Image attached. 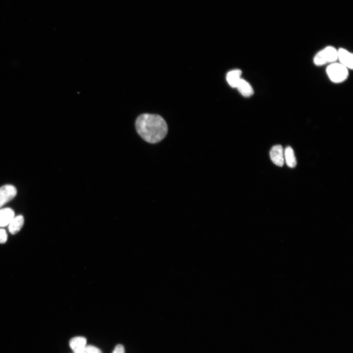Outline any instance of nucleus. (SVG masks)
<instances>
[{
	"instance_id": "obj_1",
	"label": "nucleus",
	"mask_w": 353,
	"mask_h": 353,
	"mask_svg": "<svg viewBox=\"0 0 353 353\" xmlns=\"http://www.w3.org/2000/svg\"><path fill=\"white\" fill-rule=\"evenodd\" d=\"M137 132L146 142L156 144L162 140L168 133V126L160 116L143 114L137 117L135 122Z\"/></svg>"
},
{
	"instance_id": "obj_2",
	"label": "nucleus",
	"mask_w": 353,
	"mask_h": 353,
	"mask_svg": "<svg viewBox=\"0 0 353 353\" xmlns=\"http://www.w3.org/2000/svg\"><path fill=\"white\" fill-rule=\"evenodd\" d=\"M326 73L330 80L334 83L345 81L349 75L348 69L340 63H333L328 66Z\"/></svg>"
},
{
	"instance_id": "obj_3",
	"label": "nucleus",
	"mask_w": 353,
	"mask_h": 353,
	"mask_svg": "<svg viewBox=\"0 0 353 353\" xmlns=\"http://www.w3.org/2000/svg\"><path fill=\"white\" fill-rule=\"evenodd\" d=\"M338 59V51L333 46H328L318 52L314 57V63L321 66L327 63H333Z\"/></svg>"
},
{
	"instance_id": "obj_4",
	"label": "nucleus",
	"mask_w": 353,
	"mask_h": 353,
	"mask_svg": "<svg viewBox=\"0 0 353 353\" xmlns=\"http://www.w3.org/2000/svg\"><path fill=\"white\" fill-rule=\"evenodd\" d=\"M17 195V189L12 185H7L0 188V208L13 199Z\"/></svg>"
},
{
	"instance_id": "obj_5",
	"label": "nucleus",
	"mask_w": 353,
	"mask_h": 353,
	"mask_svg": "<svg viewBox=\"0 0 353 353\" xmlns=\"http://www.w3.org/2000/svg\"><path fill=\"white\" fill-rule=\"evenodd\" d=\"M271 158L276 165L282 167L285 162L284 150L280 145L274 146L270 152Z\"/></svg>"
},
{
	"instance_id": "obj_6",
	"label": "nucleus",
	"mask_w": 353,
	"mask_h": 353,
	"mask_svg": "<svg viewBox=\"0 0 353 353\" xmlns=\"http://www.w3.org/2000/svg\"><path fill=\"white\" fill-rule=\"evenodd\" d=\"M338 51V59L340 63L348 69H353V55L343 48H340Z\"/></svg>"
},
{
	"instance_id": "obj_7",
	"label": "nucleus",
	"mask_w": 353,
	"mask_h": 353,
	"mask_svg": "<svg viewBox=\"0 0 353 353\" xmlns=\"http://www.w3.org/2000/svg\"><path fill=\"white\" fill-rule=\"evenodd\" d=\"M15 217V212L10 208L0 210V227L8 226Z\"/></svg>"
},
{
	"instance_id": "obj_8",
	"label": "nucleus",
	"mask_w": 353,
	"mask_h": 353,
	"mask_svg": "<svg viewBox=\"0 0 353 353\" xmlns=\"http://www.w3.org/2000/svg\"><path fill=\"white\" fill-rule=\"evenodd\" d=\"M236 88L241 95L245 98H250L254 94L251 85L244 79L241 78Z\"/></svg>"
},
{
	"instance_id": "obj_9",
	"label": "nucleus",
	"mask_w": 353,
	"mask_h": 353,
	"mask_svg": "<svg viewBox=\"0 0 353 353\" xmlns=\"http://www.w3.org/2000/svg\"><path fill=\"white\" fill-rule=\"evenodd\" d=\"M86 339L84 337L78 336L72 338L69 345L74 353H80L86 346Z\"/></svg>"
},
{
	"instance_id": "obj_10",
	"label": "nucleus",
	"mask_w": 353,
	"mask_h": 353,
	"mask_svg": "<svg viewBox=\"0 0 353 353\" xmlns=\"http://www.w3.org/2000/svg\"><path fill=\"white\" fill-rule=\"evenodd\" d=\"M242 71L239 69H235L229 72L226 76L227 80L229 85L233 88L236 86L241 79Z\"/></svg>"
},
{
	"instance_id": "obj_11",
	"label": "nucleus",
	"mask_w": 353,
	"mask_h": 353,
	"mask_svg": "<svg viewBox=\"0 0 353 353\" xmlns=\"http://www.w3.org/2000/svg\"><path fill=\"white\" fill-rule=\"evenodd\" d=\"M24 223V217L22 216L15 217L9 225V230L11 234L15 235L19 232Z\"/></svg>"
},
{
	"instance_id": "obj_12",
	"label": "nucleus",
	"mask_w": 353,
	"mask_h": 353,
	"mask_svg": "<svg viewBox=\"0 0 353 353\" xmlns=\"http://www.w3.org/2000/svg\"><path fill=\"white\" fill-rule=\"evenodd\" d=\"M284 159L287 165L290 168H294L297 164L296 159L293 149L287 147L284 150Z\"/></svg>"
},
{
	"instance_id": "obj_13",
	"label": "nucleus",
	"mask_w": 353,
	"mask_h": 353,
	"mask_svg": "<svg viewBox=\"0 0 353 353\" xmlns=\"http://www.w3.org/2000/svg\"><path fill=\"white\" fill-rule=\"evenodd\" d=\"M80 353H102L101 351L97 347L92 346H86Z\"/></svg>"
},
{
	"instance_id": "obj_14",
	"label": "nucleus",
	"mask_w": 353,
	"mask_h": 353,
	"mask_svg": "<svg viewBox=\"0 0 353 353\" xmlns=\"http://www.w3.org/2000/svg\"><path fill=\"white\" fill-rule=\"evenodd\" d=\"M8 239V235L5 230L0 229V243H5Z\"/></svg>"
},
{
	"instance_id": "obj_15",
	"label": "nucleus",
	"mask_w": 353,
	"mask_h": 353,
	"mask_svg": "<svg viewBox=\"0 0 353 353\" xmlns=\"http://www.w3.org/2000/svg\"><path fill=\"white\" fill-rule=\"evenodd\" d=\"M113 353H125V348L122 345H118Z\"/></svg>"
}]
</instances>
